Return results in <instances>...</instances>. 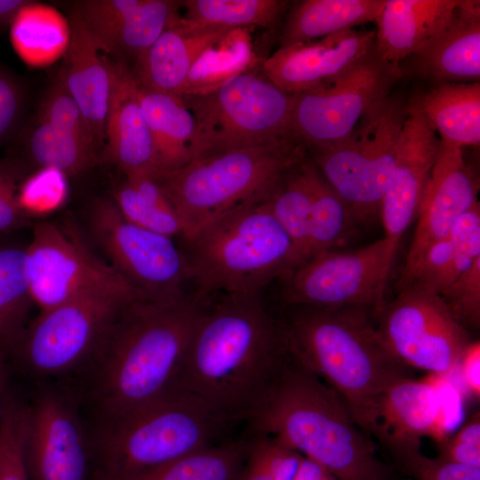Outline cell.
I'll return each instance as SVG.
<instances>
[{
  "label": "cell",
  "instance_id": "obj_42",
  "mask_svg": "<svg viewBox=\"0 0 480 480\" xmlns=\"http://www.w3.org/2000/svg\"><path fill=\"white\" fill-rule=\"evenodd\" d=\"M36 122L57 128L98 150L81 111L60 76L46 91L39 106Z\"/></svg>",
  "mask_w": 480,
  "mask_h": 480
},
{
  "label": "cell",
  "instance_id": "obj_12",
  "mask_svg": "<svg viewBox=\"0 0 480 480\" xmlns=\"http://www.w3.org/2000/svg\"><path fill=\"white\" fill-rule=\"evenodd\" d=\"M89 225L110 266L146 298L172 301L189 294L188 260L172 237L128 222L108 198L93 200Z\"/></svg>",
  "mask_w": 480,
  "mask_h": 480
},
{
  "label": "cell",
  "instance_id": "obj_9",
  "mask_svg": "<svg viewBox=\"0 0 480 480\" xmlns=\"http://www.w3.org/2000/svg\"><path fill=\"white\" fill-rule=\"evenodd\" d=\"M408 102L389 94L372 107L342 140L309 150L322 176L357 222L380 214L396 161Z\"/></svg>",
  "mask_w": 480,
  "mask_h": 480
},
{
  "label": "cell",
  "instance_id": "obj_31",
  "mask_svg": "<svg viewBox=\"0 0 480 480\" xmlns=\"http://www.w3.org/2000/svg\"><path fill=\"white\" fill-rule=\"evenodd\" d=\"M10 26L16 52L30 66L48 65L67 51L70 36L68 20L48 5L29 1Z\"/></svg>",
  "mask_w": 480,
  "mask_h": 480
},
{
  "label": "cell",
  "instance_id": "obj_17",
  "mask_svg": "<svg viewBox=\"0 0 480 480\" xmlns=\"http://www.w3.org/2000/svg\"><path fill=\"white\" fill-rule=\"evenodd\" d=\"M181 1H75L69 16L88 32L102 53L114 60L133 63L180 15Z\"/></svg>",
  "mask_w": 480,
  "mask_h": 480
},
{
  "label": "cell",
  "instance_id": "obj_45",
  "mask_svg": "<svg viewBox=\"0 0 480 480\" xmlns=\"http://www.w3.org/2000/svg\"><path fill=\"white\" fill-rule=\"evenodd\" d=\"M26 174L24 162L14 156L0 158V233L11 232L29 223L20 206L18 193Z\"/></svg>",
  "mask_w": 480,
  "mask_h": 480
},
{
  "label": "cell",
  "instance_id": "obj_33",
  "mask_svg": "<svg viewBox=\"0 0 480 480\" xmlns=\"http://www.w3.org/2000/svg\"><path fill=\"white\" fill-rule=\"evenodd\" d=\"M250 438L244 428L228 440L186 454L131 480H238Z\"/></svg>",
  "mask_w": 480,
  "mask_h": 480
},
{
  "label": "cell",
  "instance_id": "obj_6",
  "mask_svg": "<svg viewBox=\"0 0 480 480\" xmlns=\"http://www.w3.org/2000/svg\"><path fill=\"white\" fill-rule=\"evenodd\" d=\"M309 156L293 134L197 157L155 176L183 227V239L239 207L268 200Z\"/></svg>",
  "mask_w": 480,
  "mask_h": 480
},
{
  "label": "cell",
  "instance_id": "obj_32",
  "mask_svg": "<svg viewBox=\"0 0 480 480\" xmlns=\"http://www.w3.org/2000/svg\"><path fill=\"white\" fill-rule=\"evenodd\" d=\"M253 29H232L204 51L191 68L180 95L210 92L236 75L260 68L265 59L255 52Z\"/></svg>",
  "mask_w": 480,
  "mask_h": 480
},
{
  "label": "cell",
  "instance_id": "obj_3",
  "mask_svg": "<svg viewBox=\"0 0 480 480\" xmlns=\"http://www.w3.org/2000/svg\"><path fill=\"white\" fill-rule=\"evenodd\" d=\"M372 308L291 306L281 317L287 351L345 402L368 434L383 394L410 377L383 341Z\"/></svg>",
  "mask_w": 480,
  "mask_h": 480
},
{
  "label": "cell",
  "instance_id": "obj_11",
  "mask_svg": "<svg viewBox=\"0 0 480 480\" xmlns=\"http://www.w3.org/2000/svg\"><path fill=\"white\" fill-rule=\"evenodd\" d=\"M387 237L354 251H325L295 267L282 278L288 307H362L376 312L398 247Z\"/></svg>",
  "mask_w": 480,
  "mask_h": 480
},
{
  "label": "cell",
  "instance_id": "obj_14",
  "mask_svg": "<svg viewBox=\"0 0 480 480\" xmlns=\"http://www.w3.org/2000/svg\"><path fill=\"white\" fill-rule=\"evenodd\" d=\"M401 75L400 68L383 61L375 51L339 76L293 93L291 132L308 151L342 140L391 93Z\"/></svg>",
  "mask_w": 480,
  "mask_h": 480
},
{
  "label": "cell",
  "instance_id": "obj_18",
  "mask_svg": "<svg viewBox=\"0 0 480 480\" xmlns=\"http://www.w3.org/2000/svg\"><path fill=\"white\" fill-rule=\"evenodd\" d=\"M479 181L462 148L440 140L436 162L426 181L404 270L434 243L452 231L458 220L478 203Z\"/></svg>",
  "mask_w": 480,
  "mask_h": 480
},
{
  "label": "cell",
  "instance_id": "obj_49",
  "mask_svg": "<svg viewBox=\"0 0 480 480\" xmlns=\"http://www.w3.org/2000/svg\"><path fill=\"white\" fill-rule=\"evenodd\" d=\"M457 370L466 389L480 397V343L474 341L465 350Z\"/></svg>",
  "mask_w": 480,
  "mask_h": 480
},
{
  "label": "cell",
  "instance_id": "obj_43",
  "mask_svg": "<svg viewBox=\"0 0 480 480\" xmlns=\"http://www.w3.org/2000/svg\"><path fill=\"white\" fill-rule=\"evenodd\" d=\"M64 174L54 169H40L23 180L18 193L20 208L27 216L52 212L63 204L66 197Z\"/></svg>",
  "mask_w": 480,
  "mask_h": 480
},
{
  "label": "cell",
  "instance_id": "obj_41",
  "mask_svg": "<svg viewBox=\"0 0 480 480\" xmlns=\"http://www.w3.org/2000/svg\"><path fill=\"white\" fill-rule=\"evenodd\" d=\"M112 200L128 222L169 237H182L183 227L175 212L146 201L125 181L115 189Z\"/></svg>",
  "mask_w": 480,
  "mask_h": 480
},
{
  "label": "cell",
  "instance_id": "obj_46",
  "mask_svg": "<svg viewBox=\"0 0 480 480\" xmlns=\"http://www.w3.org/2000/svg\"><path fill=\"white\" fill-rule=\"evenodd\" d=\"M419 480H480V468L462 465L440 456L429 458L420 451L398 460Z\"/></svg>",
  "mask_w": 480,
  "mask_h": 480
},
{
  "label": "cell",
  "instance_id": "obj_30",
  "mask_svg": "<svg viewBox=\"0 0 480 480\" xmlns=\"http://www.w3.org/2000/svg\"><path fill=\"white\" fill-rule=\"evenodd\" d=\"M418 100L424 118L440 140L460 148L479 145V82L437 84Z\"/></svg>",
  "mask_w": 480,
  "mask_h": 480
},
{
  "label": "cell",
  "instance_id": "obj_21",
  "mask_svg": "<svg viewBox=\"0 0 480 480\" xmlns=\"http://www.w3.org/2000/svg\"><path fill=\"white\" fill-rule=\"evenodd\" d=\"M438 375L411 377L392 385L380 397L371 434L385 444L398 461L420 451V441H438Z\"/></svg>",
  "mask_w": 480,
  "mask_h": 480
},
{
  "label": "cell",
  "instance_id": "obj_28",
  "mask_svg": "<svg viewBox=\"0 0 480 480\" xmlns=\"http://www.w3.org/2000/svg\"><path fill=\"white\" fill-rule=\"evenodd\" d=\"M139 99L155 150L156 175L177 170L199 156L195 120L180 96L139 85Z\"/></svg>",
  "mask_w": 480,
  "mask_h": 480
},
{
  "label": "cell",
  "instance_id": "obj_24",
  "mask_svg": "<svg viewBox=\"0 0 480 480\" xmlns=\"http://www.w3.org/2000/svg\"><path fill=\"white\" fill-rule=\"evenodd\" d=\"M68 20L70 36L60 76L101 155L114 80L113 60L101 52L76 20L71 16Z\"/></svg>",
  "mask_w": 480,
  "mask_h": 480
},
{
  "label": "cell",
  "instance_id": "obj_25",
  "mask_svg": "<svg viewBox=\"0 0 480 480\" xmlns=\"http://www.w3.org/2000/svg\"><path fill=\"white\" fill-rule=\"evenodd\" d=\"M408 60L412 70L436 85L479 82L480 2L459 0L447 27Z\"/></svg>",
  "mask_w": 480,
  "mask_h": 480
},
{
  "label": "cell",
  "instance_id": "obj_10",
  "mask_svg": "<svg viewBox=\"0 0 480 480\" xmlns=\"http://www.w3.org/2000/svg\"><path fill=\"white\" fill-rule=\"evenodd\" d=\"M180 97L195 120L198 157L292 134V94L275 85L260 68L236 75L210 92Z\"/></svg>",
  "mask_w": 480,
  "mask_h": 480
},
{
  "label": "cell",
  "instance_id": "obj_48",
  "mask_svg": "<svg viewBox=\"0 0 480 480\" xmlns=\"http://www.w3.org/2000/svg\"><path fill=\"white\" fill-rule=\"evenodd\" d=\"M438 456L450 461L480 468V414L477 412L448 441L441 443Z\"/></svg>",
  "mask_w": 480,
  "mask_h": 480
},
{
  "label": "cell",
  "instance_id": "obj_50",
  "mask_svg": "<svg viewBox=\"0 0 480 480\" xmlns=\"http://www.w3.org/2000/svg\"><path fill=\"white\" fill-rule=\"evenodd\" d=\"M293 480H339L323 466L303 456Z\"/></svg>",
  "mask_w": 480,
  "mask_h": 480
},
{
  "label": "cell",
  "instance_id": "obj_52",
  "mask_svg": "<svg viewBox=\"0 0 480 480\" xmlns=\"http://www.w3.org/2000/svg\"><path fill=\"white\" fill-rule=\"evenodd\" d=\"M28 2V0H0V32L11 25L17 12Z\"/></svg>",
  "mask_w": 480,
  "mask_h": 480
},
{
  "label": "cell",
  "instance_id": "obj_40",
  "mask_svg": "<svg viewBox=\"0 0 480 480\" xmlns=\"http://www.w3.org/2000/svg\"><path fill=\"white\" fill-rule=\"evenodd\" d=\"M28 411L27 394L15 386L0 427V480H28L24 456Z\"/></svg>",
  "mask_w": 480,
  "mask_h": 480
},
{
  "label": "cell",
  "instance_id": "obj_29",
  "mask_svg": "<svg viewBox=\"0 0 480 480\" xmlns=\"http://www.w3.org/2000/svg\"><path fill=\"white\" fill-rule=\"evenodd\" d=\"M385 0H301L284 16L280 47L308 42L375 22Z\"/></svg>",
  "mask_w": 480,
  "mask_h": 480
},
{
  "label": "cell",
  "instance_id": "obj_4",
  "mask_svg": "<svg viewBox=\"0 0 480 480\" xmlns=\"http://www.w3.org/2000/svg\"><path fill=\"white\" fill-rule=\"evenodd\" d=\"M244 426L278 438L339 480L387 479L342 398L290 355Z\"/></svg>",
  "mask_w": 480,
  "mask_h": 480
},
{
  "label": "cell",
  "instance_id": "obj_13",
  "mask_svg": "<svg viewBox=\"0 0 480 480\" xmlns=\"http://www.w3.org/2000/svg\"><path fill=\"white\" fill-rule=\"evenodd\" d=\"M23 388L28 405L24 447L28 480H92L91 434L76 393L62 382Z\"/></svg>",
  "mask_w": 480,
  "mask_h": 480
},
{
  "label": "cell",
  "instance_id": "obj_2",
  "mask_svg": "<svg viewBox=\"0 0 480 480\" xmlns=\"http://www.w3.org/2000/svg\"><path fill=\"white\" fill-rule=\"evenodd\" d=\"M288 356L281 317L261 293L218 295L200 319L175 386L244 424Z\"/></svg>",
  "mask_w": 480,
  "mask_h": 480
},
{
  "label": "cell",
  "instance_id": "obj_34",
  "mask_svg": "<svg viewBox=\"0 0 480 480\" xmlns=\"http://www.w3.org/2000/svg\"><path fill=\"white\" fill-rule=\"evenodd\" d=\"M26 260V246L0 244V356L6 358L31 320Z\"/></svg>",
  "mask_w": 480,
  "mask_h": 480
},
{
  "label": "cell",
  "instance_id": "obj_1",
  "mask_svg": "<svg viewBox=\"0 0 480 480\" xmlns=\"http://www.w3.org/2000/svg\"><path fill=\"white\" fill-rule=\"evenodd\" d=\"M209 303L193 293L138 300L122 312L98 352L72 380L90 430L146 406L175 385Z\"/></svg>",
  "mask_w": 480,
  "mask_h": 480
},
{
  "label": "cell",
  "instance_id": "obj_19",
  "mask_svg": "<svg viewBox=\"0 0 480 480\" xmlns=\"http://www.w3.org/2000/svg\"><path fill=\"white\" fill-rule=\"evenodd\" d=\"M373 52L375 31L355 28L279 47L260 69L279 89L293 94L339 76Z\"/></svg>",
  "mask_w": 480,
  "mask_h": 480
},
{
  "label": "cell",
  "instance_id": "obj_15",
  "mask_svg": "<svg viewBox=\"0 0 480 480\" xmlns=\"http://www.w3.org/2000/svg\"><path fill=\"white\" fill-rule=\"evenodd\" d=\"M378 331L391 353L405 366L449 376L470 341L468 330L437 293L399 290L375 314Z\"/></svg>",
  "mask_w": 480,
  "mask_h": 480
},
{
  "label": "cell",
  "instance_id": "obj_36",
  "mask_svg": "<svg viewBox=\"0 0 480 480\" xmlns=\"http://www.w3.org/2000/svg\"><path fill=\"white\" fill-rule=\"evenodd\" d=\"M308 167L312 192L310 258L322 252L336 250L343 244L357 221L346 202L325 180L310 157Z\"/></svg>",
  "mask_w": 480,
  "mask_h": 480
},
{
  "label": "cell",
  "instance_id": "obj_39",
  "mask_svg": "<svg viewBox=\"0 0 480 480\" xmlns=\"http://www.w3.org/2000/svg\"><path fill=\"white\" fill-rule=\"evenodd\" d=\"M249 432L250 444L238 480H293L303 456L275 436Z\"/></svg>",
  "mask_w": 480,
  "mask_h": 480
},
{
  "label": "cell",
  "instance_id": "obj_51",
  "mask_svg": "<svg viewBox=\"0 0 480 480\" xmlns=\"http://www.w3.org/2000/svg\"><path fill=\"white\" fill-rule=\"evenodd\" d=\"M14 386L15 381L7 363V358L0 356V427L7 401L14 388Z\"/></svg>",
  "mask_w": 480,
  "mask_h": 480
},
{
  "label": "cell",
  "instance_id": "obj_5",
  "mask_svg": "<svg viewBox=\"0 0 480 480\" xmlns=\"http://www.w3.org/2000/svg\"><path fill=\"white\" fill-rule=\"evenodd\" d=\"M236 421L175 386L119 420L90 430L92 480H131L239 433Z\"/></svg>",
  "mask_w": 480,
  "mask_h": 480
},
{
  "label": "cell",
  "instance_id": "obj_7",
  "mask_svg": "<svg viewBox=\"0 0 480 480\" xmlns=\"http://www.w3.org/2000/svg\"><path fill=\"white\" fill-rule=\"evenodd\" d=\"M184 240L192 293L203 300L261 293L297 266L292 243L268 200L228 212Z\"/></svg>",
  "mask_w": 480,
  "mask_h": 480
},
{
  "label": "cell",
  "instance_id": "obj_8",
  "mask_svg": "<svg viewBox=\"0 0 480 480\" xmlns=\"http://www.w3.org/2000/svg\"><path fill=\"white\" fill-rule=\"evenodd\" d=\"M142 299L136 290L99 291L40 311L8 355L14 380L24 388L72 380L98 352L124 308Z\"/></svg>",
  "mask_w": 480,
  "mask_h": 480
},
{
  "label": "cell",
  "instance_id": "obj_38",
  "mask_svg": "<svg viewBox=\"0 0 480 480\" xmlns=\"http://www.w3.org/2000/svg\"><path fill=\"white\" fill-rule=\"evenodd\" d=\"M29 160L40 169L76 176L100 161L98 150L47 124L36 122L26 142Z\"/></svg>",
  "mask_w": 480,
  "mask_h": 480
},
{
  "label": "cell",
  "instance_id": "obj_35",
  "mask_svg": "<svg viewBox=\"0 0 480 480\" xmlns=\"http://www.w3.org/2000/svg\"><path fill=\"white\" fill-rule=\"evenodd\" d=\"M308 158L292 170L268 199L272 214L292 243L297 266L309 258L312 192Z\"/></svg>",
  "mask_w": 480,
  "mask_h": 480
},
{
  "label": "cell",
  "instance_id": "obj_22",
  "mask_svg": "<svg viewBox=\"0 0 480 480\" xmlns=\"http://www.w3.org/2000/svg\"><path fill=\"white\" fill-rule=\"evenodd\" d=\"M112 60L114 80L100 161L115 164L124 175L147 172L155 177V150L140 103L139 84L129 64Z\"/></svg>",
  "mask_w": 480,
  "mask_h": 480
},
{
  "label": "cell",
  "instance_id": "obj_16",
  "mask_svg": "<svg viewBox=\"0 0 480 480\" xmlns=\"http://www.w3.org/2000/svg\"><path fill=\"white\" fill-rule=\"evenodd\" d=\"M26 252L29 292L39 312L94 292L138 291L75 234L56 224L35 226Z\"/></svg>",
  "mask_w": 480,
  "mask_h": 480
},
{
  "label": "cell",
  "instance_id": "obj_26",
  "mask_svg": "<svg viewBox=\"0 0 480 480\" xmlns=\"http://www.w3.org/2000/svg\"><path fill=\"white\" fill-rule=\"evenodd\" d=\"M458 4L459 0H385L375 21L376 53L383 61L401 69L403 61L447 27Z\"/></svg>",
  "mask_w": 480,
  "mask_h": 480
},
{
  "label": "cell",
  "instance_id": "obj_23",
  "mask_svg": "<svg viewBox=\"0 0 480 480\" xmlns=\"http://www.w3.org/2000/svg\"><path fill=\"white\" fill-rule=\"evenodd\" d=\"M232 29L196 23L180 14L133 63L132 75L143 88L180 96L198 57Z\"/></svg>",
  "mask_w": 480,
  "mask_h": 480
},
{
  "label": "cell",
  "instance_id": "obj_37",
  "mask_svg": "<svg viewBox=\"0 0 480 480\" xmlns=\"http://www.w3.org/2000/svg\"><path fill=\"white\" fill-rule=\"evenodd\" d=\"M286 0H185L183 18L200 24L231 28L274 29L285 16Z\"/></svg>",
  "mask_w": 480,
  "mask_h": 480
},
{
  "label": "cell",
  "instance_id": "obj_27",
  "mask_svg": "<svg viewBox=\"0 0 480 480\" xmlns=\"http://www.w3.org/2000/svg\"><path fill=\"white\" fill-rule=\"evenodd\" d=\"M480 258V204L455 223L450 234L431 244L407 270L399 290L413 288L441 294Z\"/></svg>",
  "mask_w": 480,
  "mask_h": 480
},
{
  "label": "cell",
  "instance_id": "obj_20",
  "mask_svg": "<svg viewBox=\"0 0 480 480\" xmlns=\"http://www.w3.org/2000/svg\"><path fill=\"white\" fill-rule=\"evenodd\" d=\"M439 146L440 139L424 118L418 98L408 102L395 169L380 209L385 237L399 244L417 218Z\"/></svg>",
  "mask_w": 480,
  "mask_h": 480
},
{
  "label": "cell",
  "instance_id": "obj_44",
  "mask_svg": "<svg viewBox=\"0 0 480 480\" xmlns=\"http://www.w3.org/2000/svg\"><path fill=\"white\" fill-rule=\"evenodd\" d=\"M454 318L467 330L480 326V258L439 294Z\"/></svg>",
  "mask_w": 480,
  "mask_h": 480
},
{
  "label": "cell",
  "instance_id": "obj_47",
  "mask_svg": "<svg viewBox=\"0 0 480 480\" xmlns=\"http://www.w3.org/2000/svg\"><path fill=\"white\" fill-rule=\"evenodd\" d=\"M25 108V90L18 77L0 66V144L14 135Z\"/></svg>",
  "mask_w": 480,
  "mask_h": 480
}]
</instances>
